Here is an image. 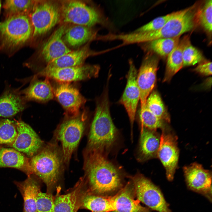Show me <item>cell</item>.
I'll return each instance as SVG.
<instances>
[{
    "instance_id": "44dd1931",
    "label": "cell",
    "mask_w": 212,
    "mask_h": 212,
    "mask_svg": "<svg viewBox=\"0 0 212 212\" xmlns=\"http://www.w3.org/2000/svg\"><path fill=\"white\" fill-rule=\"evenodd\" d=\"M84 179L82 178L70 192L57 196L54 199V212H77L81 208V201L85 191Z\"/></svg>"
},
{
    "instance_id": "f1b7e54d",
    "label": "cell",
    "mask_w": 212,
    "mask_h": 212,
    "mask_svg": "<svg viewBox=\"0 0 212 212\" xmlns=\"http://www.w3.org/2000/svg\"><path fill=\"white\" fill-rule=\"evenodd\" d=\"M180 37L158 39L139 44L143 50L148 52H153L161 56L166 57L178 44Z\"/></svg>"
},
{
    "instance_id": "8d00e7d4",
    "label": "cell",
    "mask_w": 212,
    "mask_h": 212,
    "mask_svg": "<svg viewBox=\"0 0 212 212\" xmlns=\"http://www.w3.org/2000/svg\"><path fill=\"white\" fill-rule=\"evenodd\" d=\"M173 14V12L164 16L158 17L137 29L133 32H142L158 30L164 25Z\"/></svg>"
},
{
    "instance_id": "1f68e13d",
    "label": "cell",
    "mask_w": 212,
    "mask_h": 212,
    "mask_svg": "<svg viewBox=\"0 0 212 212\" xmlns=\"http://www.w3.org/2000/svg\"><path fill=\"white\" fill-rule=\"evenodd\" d=\"M212 0L205 1L199 5L196 14L198 25L209 35L212 34Z\"/></svg>"
},
{
    "instance_id": "74e56055",
    "label": "cell",
    "mask_w": 212,
    "mask_h": 212,
    "mask_svg": "<svg viewBox=\"0 0 212 212\" xmlns=\"http://www.w3.org/2000/svg\"><path fill=\"white\" fill-rule=\"evenodd\" d=\"M212 64L211 62L205 60L198 64L194 69V71L203 75H211Z\"/></svg>"
},
{
    "instance_id": "5bb4252c",
    "label": "cell",
    "mask_w": 212,
    "mask_h": 212,
    "mask_svg": "<svg viewBox=\"0 0 212 212\" xmlns=\"http://www.w3.org/2000/svg\"><path fill=\"white\" fill-rule=\"evenodd\" d=\"M183 170L188 188L204 196L211 203L212 175L210 171L195 163L184 167Z\"/></svg>"
},
{
    "instance_id": "9c48e42d",
    "label": "cell",
    "mask_w": 212,
    "mask_h": 212,
    "mask_svg": "<svg viewBox=\"0 0 212 212\" xmlns=\"http://www.w3.org/2000/svg\"><path fill=\"white\" fill-rule=\"evenodd\" d=\"M64 121L57 132V139L62 145V153L64 163H68L76 149L84 131L86 117L82 114Z\"/></svg>"
},
{
    "instance_id": "4dcf8cb0",
    "label": "cell",
    "mask_w": 212,
    "mask_h": 212,
    "mask_svg": "<svg viewBox=\"0 0 212 212\" xmlns=\"http://www.w3.org/2000/svg\"><path fill=\"white\" fill-rule=\"evenodd\" d=\"M145 105L153 114L160 118L169 122V115L161 97L155 90L153 91L148 97Z\"/></svg>"
},
{
    "instance_id": "d6a6232c",
    "label": "cell",
    "mask_w": 212,
    "mask_h": 212,
    "mask_svg": "<svg viewBox=\"0 0 212 212\" xmlns=\"http://www.w3.org/2000/svg\"><path fill=\"white\" fill-rule=\"evenodd\" d=\"M141 127L152 130H161L168 127V123L153 114L145 107L140 109L139 114Z\"/></svg>"
},
{
    "instance_id": "6da1fadb",
    "label": "cell",
    "mask_w": 212,
    "mask_h": 212,
    "mask_svg": "<svg viewBox=\"0 0 212 212\" xmlns=\"http://www.w3.org/2000/svg\"><path fill=\"white\" fill-rule=\"evenodd\" d=\"M105 150L87 148L84 165L89 191L103 196L117 191L122 185L120 172L108 159Z\"/></svg>"
},
{
    "instance_id": "7402d4cb",
    "label": "cell",
    "mask_w": 212,
    "mask_h": 212,
    "mask_svg": "<svg viewBox=\"0 0 212 212\" xmlns=\"http://www.w3.org/2000/svg\"><path fill=\"white\" fill-rule=\"evenodd\" d=\"M30 81L28 86L20 91L28 102L34 101L43 102L53 99L54 91L48 78L40 80L33 76Z\"/></svg>"
},
{
    "instance_id": "8fae6325",
    "label": "cell",
    "mask_w": 212,
    "mask_h": 212,
    "mask_svg": "<svg viewBox=\"0 0 212 212\" xmlns=\"http://www.w3.org/2000/svg\"><path fill=\"white\" fill-rule=\"evenodd\" d=\"M162 130L157 157L165 169L167 179L171 181L174 179L178 160L177 138L169 127Z\"/></svg>"
},
{
    "instance_id": "9a60e30c",
    "label": "cell",
    "mask_w": 212,
    "mask_h": 212,
    "mask_svg": "<svg viewBox=\"0 0 212 212\" xmlns=\"http://www.w3.org/2000/svg\"><path fill=\"white\" fill-rule=\"evenodd\" d=\"M129 69L126 75L127 83L119 101L128 114L131 127V135L137 108L140 100V92L137 82L138 71L132 59L129 60Z\"/></svg>"
},
{
    "instance_id": "4316f807",
    "label": "cell",
    "mask_w": 212,
    "mask_h": 212,
    "mask_svg": "<svg viewBox=\"0 0 212 212\" xmlns=\"http://www.w3.org/2000/svg\"><path fill=\"white\" fill-rule=\"evenodd\" d=\"M188 36L180 40L178 44L167 56L163 82L169 81L183 66V52L187 43L190 41Z\"/></svg>"
},
{
    "instance_id": "30bf717a",
    "label": "cell",
    "mask_w": 212,
    "mask_h": 212,
    "mask_svg": "<svg viewBox=\"0 0 212 212\" xmlns=\"http://www.w3.org/2000/svg\"><path fill=\"white\" fill-rule=\"evenodd\" d=\"M66 29V26L64 24L57 29L42 45L36 58L27 59L24 62L23 66L28 68L38 61H40L47 65L71 52L72 51L66 46L63 40Z\"/></svg>"
},
{
    "instance_id": "52a82bcc",
    "label": "cell",
    "mask_w": 212,
    "mask_h": 212,
    "mask_svg": "<svg viewBox=\"0 0 212 212\" xmlns=\"http://www.w3.org/2000/svg\"><path fill=\"white\" fill-rule=\"evenodd\" d=\"M29 16L33 27L31 43L59 22L61 18L60 5L51 1L35 0Z\"/></svg>"
},
{
    "instance_id": "d590c367",
    "label": "cell",
    "mask_w": 212,
    "mask_h": 212,
    "mask_svg": "<svg viewBox=\"0 0 212 212\" xmlns=\"http://www.w3.org/2000/svg\"><path fill=\"white\" fill-rule=\"evenodd\" d=\"M54 201L51 194L40 191L37 197V212H54Z\"/></svg>"
},
{
    "instance_id": "e0dca14e",
    "label": "cell",
    "mask_w": 212,
    "mask_h": 212,
    "mask_svg": "<svg viewBox=\"0 0 212 212\" xmlns=\"http://www.w3.org/2000/svg\"><path fill=\"white\" fill-rule=\"evenodd\" d=\"M54 96L67 113L72 117L78 115L86 100L79 90L68 83H62L54 91Z\"/></svg>"
},
{
    "instance_id": "83f0119b",
    "label": "cell",
    "mask_w": 212,
    "mask_h": 212,
    "mask_svg": "<svg viewBox=\"0 0 212 212\" xmlns=\"http://www.w3.org/2000/svg\"><path fill=\"white\" fill-rule=\"evenodd\" d=\"M81 208L92 212H112L114 211L112 197H105L85 191L82 197Z\"/></svg>"
},
{
    "instance_id": "603a6c76",
    "label": "cell",
    "mask_w": 212,
    "mask_h": 212,
    "mask_svg": "<svg viewBox=\"0 0 212 212\" xmlns=\"http://www.w3.org/2000/svg\"><path fill=\"white\" fill-rule=\"evenodd\" d=\"M139 145V158L145 160L157 157L160 135L156 130L141 127Z\"/></svg>"
},
{
    "instance_id": "cb8c5ba5",
    "label": "cell",
    "mask_w": 212,
    "mask_h": 212,
    "mask_svg": "<svg viewBox=\"0 0 212 212\" xmlns=\"http://www.w3.org/2000/svg\"><path fill=\"white\" fill-rule=\"evenodd\" d=\"M29 160L14 149L0 147V168H15L30 176L32 173Z\"/></svg>"
},
{
    "instance_id": "5b68a950",
    "label": "cell",
    "mask_w": 212,
    "mask_h": 212,
    "mask_svg": "<svg viewBox=\"0 0 212 212\" xmlns=\"http://www.w3.org/2000/svg\"><path fill=\"white\" fill-rule=\"evenodd\" d=\"M64 162L62 152L53 144L40 150L29 160L32 174L38 177L51 190L58 182Z\"/></svg>"
},
{
    "instance_id": "d4e9b609",
    "label": "cell",
    "mask_w": 212,
    "mask_h": 212,
    "mask_svg": "<svg viewBox=\"0 0 212 212\" xmlns=\"http://www.w3.org/2000/svg\"><path fill=\"white\" fill-rule=\"evenodd\" d=\"M23 197L24 212H37V199L39 186L31 175L23 181L14 182Z\"/></svg>"
},
{
    "instance_id": "7c38bea8",
    "label": "cell",
    "mask_w": 212,
    "mask_h": 212,
    "mask_svg": "<svg viewBox=\"0 0 212 212\" xmlns=\"http://www.w3.org/2000/svg\"><path fill=\"white\" fill-rule=\"evenodd\" d=\"M100 67L96 64H86L48 71L40 70L34 76L45 77L62 83L85 80L97 77Z\"/></svg>"
},
{
    "instance_id": "e575fe53",
    "label": "cell",
    "mask_w": 212,
    "mask_h": 212,
    "mask_svg": "<svg viewBox=\"0 0 212 212\" xmlns=\"http://www.w3.org/2000/svg\"><path fill=\"white\" fill-rule=\"evenodd\" d=\"M183 67L194 65L205 61L202 53L191 44L190 40L183 49Z\"/></svg>"
},
{
    "instance_id": "d6986e66",
    "label": "cell",
    "mask_w": 212,
    "mask_h": 212,
    "mask_svg": "<svg viewBox=\"0 0 212 212\" xmlns=\"http://www.w3.org/2000/svg\"><path fill=\"white\" fill-rule=\"evenodd\" d=\"M106 51L97 52L90 49L87 44L80 49L71 51L46 65L40 70L48 71L83 65L87 58L104 53Z\"/></svg>"
},
{
    "instance_id": "3957f363",
    "label": "cell",
    "mask_w": 212,
    "mask_h": 212,
    "mask_svg": "<svg viewBox=\"0 0 212 212\" xmlns=\"http://www.w3.org/2000/svg\"><path fill=\"white\" fill-rule=\"evenodd\" d=\"M96 101L94 117L90 127L87 148L105 150L115 142L117 132L112 119L110 110L108 83Z\"/></svg>"
},
{
    "instance_id": "ba28073f",
    "label": "cell",
    "mask_w": 212,
    "mask_h": 212,
    "mask_svg": "<svg viewBox=\"0 0 212 212\" xmlns=\"http://www.w3.org/2000/svg\"><path fill=\"white\" fill-rule=\"evenodd\" d=\"M138 200L151 210L158 212H172L159 187L143 175L131 178Z\"/></svg>"
},
{
    "instance_id": "f546056e",
    "label": "cell",
    "mask_w": 212,
    "mask_h": 212,
    "mask_svg": "<svg viewBox=\"0 0 212 212\" xmlns=\"http://www.w3.org/2000/svg\"><path fill=\"white\" fill-rule=\"evenodd\" d=\"M35 0H6L2 4L5 18L18 15H29L33 8Z\"/></svg>"
},
{
    "instance_id": "ac0fdd59",
    "label": "cell",
    "mask_w": 212,
    "mask_h": 212,
    "mask_svg": "<svg viewBox=\"0 0 212 212\" xmlns=\"http://www.w3.org/2000/svg\"><path fill=\"white\" fill-rule=\"evenodd\" d=\"M20 91L19 88L6 85L0 95V117H13L26 108L28 102Z\"/></svg>"
},
{
    "instance_id": "2e32d148",
    "label": "cell",
    "mask_w": 212,
    "mask_h": 212,
    "mask_svg": "<svg viewBox=\"0 0 212 212\" xmlns=\"http://www.w3.org/2000/svg\"><path fill=\"white\" fill-rule=\"evenodd\" d=\"M15 121L17 135L11 147L17 151L32 157L41 150L43 142L29 125L21 120Z\"/></svg>"
},
{
    "instance_id": "277c9868",
    "label": "cell",
    "mask_w": 212,
    "mask_h": 212,
    "mask_svg": "<svg viewBox=\"0 0 212 212\" xmlns=\"http://www.w3.org/2000/svg\"><path fill=\"white\" fill-rule=\"evenodd\" d=\"M33 27L29 15H15L0 22V53L9 57L30 45Z\"/></svg>"
},
{
    "instance_id": "836d02e7",
    "label": "cell",
    "mask_w": 212,
    "mask_h": 212,
    "mask_svg": "<svg viewBox=\"0 0 212 212\" xmlns=\"http://www.w3.org/2000/svg\"><path fill=\"white\" fill-rule=\"evenodd\" d=\"M17 135L15 121L0 118V144L13 143Z\"/></svg>"
},
{
    "instance_id": "4fadbf2b",
    "label": "cell",
    "mask_w": 212,
    "mask_h": 212,
    "mask_svg": "<svg viewBox=\"0 0 212 212\" xmlns=\"http://www.w3.org/2000/svg\"><path fill=\"white\" fill-rule=\"evenodd\" d=\"M158 62L157 57L148 52L138 72L137 82L140 92V109L145 107L147 99L155 86Z\"/></svg>"
},
{
    "instance_id": "484cf974",
    "label": "cell",
    "mask_w": 212,
    "mask_h": 212,
    "mask_svg": "<svg viewBox=\"0 0 212 212\" xmlns=\"http://www.w3.org/2000/svg\"><path fill=\"white\" fill-rule=\"evenodd\" d=\"M97 33L92 27L74 25L67 28L63 37L69 45L76 47L97 39Z\"/></svg>"
},
{
    "instance_id": "ffe728a7",
    "label": "cell",
    "mask_w": 212,
    "mask_h": 212,
    "mask_svg": "<svg viewBox=\"0 0 212 212\" xmlns=\"http://www.w3.org/2000/svg\"><path fill=\"white\" fill-rule=\"evenodd\" d=\"M133 185L128 183L117 194L112 197L114 210L112 212H151L144 207L140 201L135 200Z\"/></svg>"
},
{
    "instance_id": "8992f818",
    "label": "cell",
    "mask_w": 212,
    "mask_h": 212,
    "mask_svg": "<svg viewBox=\"0 0 212 212\" xmlns=\"http://www.w3.org/2000/svg\"><path fill=\"white\" fill-rule=\"evenodd\" d=\"M60 7L61 17L64 22L90 27L97 24L111 26L100 9L81 1H63Z\"/></svg>"
},
{
    "instance_id": "f35d334b",
    "label": "cell",
    "mask_w": 212,
    "mask_h": 212,
    "mask_svg": "<svg viewBox=\"0 0 212 212\" xmlns=\"http://www.w3.org/2000/svg\"><path fill=\"white\" fill-rule=\"evenodd\" d=\"M2 6V4L1 1L0 0V16L1 13V9Z\"/></svg>"
},
{
    "instance_id": "7a4b0ae2",
    "label": "cell",
    "mask_w": 212,
    "mask_h": 212,
    "mask_svg": "<svg viewBox=\"0 0 212 212\" xmlns=\"http://www.w3.org/2000/svg\"><path fill=\"white\" fill-rule=\"evenodd\" d=\"M199 4L196 3L185 9L173 12V15L160 29L155 31L132 32L126 34L124 39L127 44H139L160 38L180 37L193 29L198 25L196 13Z\"/></svg>"
}]
</instances>
